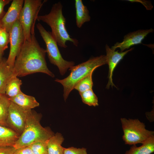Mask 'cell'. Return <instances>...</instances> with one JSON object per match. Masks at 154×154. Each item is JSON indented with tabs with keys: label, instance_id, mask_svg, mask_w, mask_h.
<instances>
[{
	"label": "cell",
	"instance_id": "obj_1",
	"mask_svg": "<svg viewBox=\"0 0 154 154\" xmlns=\"http://www.w3.org/2000/svg\"><path fill=\"white\" fill-rule=\"evenodd\" d=\"M46 50L41 47L35 36L24 40L16 58L13 68L15 76L23 77L37 72L46 74L52 77L54 74L48 69L45 59Z\"/></svg>",
	"mask_w": 154,
	"mask_h": 154
},
{
	"label": "cell",
	"instance_id": "obj_2",
	"mask_svg": "<svg viewBox=\"0 0 154 154\" xmlns=\"http://www.w3.org/2000/svg\"><path fill=\"white\" fill-rule=\"evenodd\" d=\"M41 117L35 111L28 110L23 131L13 146L16 149L37 142L46 141L54 134L49 128L41 125Z\"/></svg>",
	"mask_w": 154,
	"mask_h": 154
},
{
	"label": "cell",
	"instance_id": "obj_3",
	"mask_svg": "<svg viewBox=\"0 0 154 154\" xmlns=\"http://www.w3.org/2000/svg\"><path fill=\"white\" fill-rule=\"evenodd\" d=\"M62 5L60 2L54 4L50 13L44 15H38L37 20L48 25L51 29V34L61 47L66 48L67 41L72 42L77 46L78 40L71 37L66 27V19L62 12Z\"/></svg>",
	"mask_w": 154,
	"mask_h": 154
},
{
	"label": "cell",
	"instance_id": "obj_4",
	"mask_svg": "<svg viewBox=\"0 0 154 154\" xmlns=\"http://www.w3.org/2000/svg\"><path fill=\"white\" fill-rule=\"evenodd\" d=\"M106 56L101 55L90 58L87 61L69 68V75L62 79H56L55 81L60 83L63 87V97L66 101L76 84L98 67L107 64Z\"/></svg>",
	"mask_w": 154,
	"mask_h": 154
},
{
	"label": "cell",
	"instance_id": "obj_5",
	"mask_svg": "<svg viewBox=\"0 0 154 154\" xmlns=\"http://www.w3.org/2000/svg\"><path fill=\"white\" fill-rule=\"evenodd\" d=\"M36 27L45 43L46 52L50 62L57 66L60 74L64 75L68 68L74 65V62L66 60L62 58L57 42L51 32L47 31L40 23L37 24Z\"/></svg>",
	"mask_w": 154,
	"mask_h": 154
},
{
	"label": "cell",
	"instance_id": "obj_6",
	"mask_svg": "<svg viewBox=\"0 0 154 154\" xmlns=\"http://www.w3.org/2000/svg\"><path fill=\"white\" fill-rule=\"evenodd\" d=\"M121 120L123 132V139L125 144H142L154 135V132L146 129L144 124L137 119L121 118Z\"/></svg>",
	"mask_w": 154,
	"mask_h": 154
},
{
	"label": "cell",
	"instance_id": "obj_7",
	"mask_svg": "<svg viewBox=\"0 0 154 154\" xmlns=\"http://www.w3.org/2000/svg\"><path fill=\"white\" fill-rule=\"evenodd\" d=\"M47 1L24 0L19 20L22 27L25 40L29 39L31 35L35 34V27L39 12Z\"/></svg>",
	"mask_w": 154,
	"mask_h": 154
},
{
	"label": "cell",
	"instance_id": "obj_8",
	"mask_svg": "<svg viewBox=\"0 0 154 154\" xmlns=\"http://www.w3.org/2000/svg\"><path fill=\"white\" fill-rule=\"evenodd\" d=\"M9 33L10 49L7 62L9 66L14 68L16 58L25 40L23 30L19 19L14 24Z\"/></svg>",
	"mask_w": 154,
	"mask_h": 154
},
{
	"label": "cell",
	"instance_id": "obj_9",
	"mask_svg": "<svg viewBox=\"0 0 154 154\" xmlns=\"http://www.w3.org/2000/svg\"><path fill=\"white\" fill-rule=\"evenodd\" d=\"M29 110H24L11 102L6 120L7 127L21 135L24 128Z\"/></svg>",
	"mask_w": 154,
	"mask_h": 154
},
{
	"label": "cell",
	"instance_id": "obj_10",
	"mask_svg": "<svg viewBox=\"0 0 154 154\" xmlns=\"http://www.w3.org/2000/svg\"><path fill=\"white\" fill-rule=\"evenodd\" d=\"M23 0H13L7 11L0 21V26L9 33L15 22L19 19L24 3Z\"/></svg>",
	"mask_w": 154,
	"mask_h": 154
},
{
	"label": "cell",
	"instance_id": "obj_11",
	"mask_svg": "<svg viewBox=\"0 0 154 154\" xmlns=\"http://www.w3.org/2000/svg\"><path fill=\"white\" fill-rule=\"evenodd\" d=\"M153 31V29H151L139 30L129 33L125 36L122 42H116L111 48L115 50L116 49L119 48L121 52H122L132 46L141 44L145 37L149 33L152 32Z\"/></svg>",
	"mask_w": 154,
	"mask_h": 154
},
{
	"label": "cell",
	"instance_id": "obj_12",
	"mask_svg": "<svg viewBox=\"0 0 154 154\" xmlns=\"http://www.w3.org/2000/svg\"><path fill=\"white\" fill-rule=\"evenodd\" d=\"M107 58V64L108 65L109 70L108 78L109 80L106 86V88L109 89L110 86L116 87L114 84L112 80L113 73L115 68L119 61L128 52L133 49L132 48L124 52H118L112 49L106 44L105 46Z\"/></svg>",
	"mask_w": 154,
	"mask_h": 154
},
{
	"label": "cell",
	"instance_id": "obj_13",
	"mask_svg": "<svg viewBox=\"0 0 154 154\" xmlns=\"http://www.w3.org/2000/svg\"><path fill=\"white\" fill-rule=\"evenodd\" d=\"M9 98L11 102L25 110H31L39 105L34 97L26 95L21 91L16 96Z\"/></svg>",
	"mask_w": 154,
	"mask_h": 154
},
{
	"label": "cell",
	"instance_id": "obj_14",
	"mask_svg": "<svg viewBox=\"0 0 154 154\" xmlns=\"http://www.w3.org/2000/svg\"><path fill=\"white\" fill-rule=\"evenodd\" d=\"M7 60L2 58L0 62V94H5L6 88L8 82L13 76V68L9 66Z\"/></svg>",
	"mask_w": 154,
	"mask_h": 154
},
{
	"label": "cell",
	"instance_id": "obj_15",
	"mask_svg": "<svg viewBox=\"0 0 154 154\" xmlns=\"http://www.w3.org/2000/svg\"><path fill=\"white\" fill-rule=\"evenodd\" d=\"M20 135L11 128L0 125V147L14 146Z\"/></svg>",
	"mask_w": 154,
	"mask_h": 154
},
{
	"label": "cell",
	"instance_id": "obj_16",
	"mask_svg": "<svg viewBox=\"0 0 154 154\" xmlns=\"http://www.w3.org/2000/svg\"><path fill=\"white\" fill-rule=\"evenodd\" d=\"M75 2L76 25L80 28L85 23L89 21L91 17L87 7L84 5L82 0H76Z\"/></svg>",
	"mask_w": 154,
	"mask_h": 154
},
{
	"label": "cell",
	"instance_id": "obj_17",
	"mask_svg": "<svg viewBox=\"0 0 154 154\" xmlns=\"http://www.w3.org/2000/svg\"><path fill=\"white\" fill-rule=\"evenodd\" d=\"M62 134L57 133L47 141L48 154H63L64 147L61 145L64 141Z\"/></svg>",
	"mask_w": 154,
	"mask_h": 154
},
{
	"label": "cell",
	"instance_id": "obj_18",
	"mask_svg": "<svg viewBox=\"0 0 154 154\" xmlns=\"http://www.w3.org/2000/svg\"><path fill=\"white\" fill-rule=\"evenodd\" d=\"M154 151V136H152L139 147L131 146L125 154H151Z\"/></svg>",
	"mask_w": 154,
	"mask_h": 154
},
{
	"label": "cell",
	"instance_id": "obj_19",
	"mask_svg": "<svg viewBox=\"0 0 154 154\" xmlns=\"http://www.w3.org/2000/svg\"><path fill=\"white\" fill-rule=\"evenodd\" d=\"M22 84L21 80L17 77L13 76L7 84L5 94L9 98L16 96L21 91L20 86Z\"/></svg>",
	"mask_w": 154,
	"mask_h": 154
},
{
	"label": "cell",
	"instance_id": "obj_20",
	"mask_svg": "<svg viewBox=\"0 0 154 154\" xmlns=\"http://www.w3.org/2000/svg\"><path fill=\"white\" fill-rule=\"evenodd\" d=\"M11 101L5 94H0V125L7 127L6 120Z\"/></svg>",
	"mask_w": 154,
	"mask_h": 154
},
{
	"label": "cell",
	"instance_id": "obj_21",
	"mask_svg": "<svg viewBox=\"0 0 154 154\" xmlns=\"http://www.w3.org/2000/svg\"><path fill=\"white\" fill-rule=\"evenodd\" d=\"M94 71L82 79L75 85L74 89L78 90L79 93L92 89L93 85L92 76Z\"/></svg>",
	"mask_w": 154,
	"mask_h": 154
},
{
	"label": "cell",
	"instance_id": "obj_22",
	"mask_svg": "<svg viewBox=\"0 0 154 154\" xmlns=\"http://www.w3.org/2000/svg\"><path fill=\"white\" fill-rule=\"evenodd\" d=\"M83 103L89 106L98 105V98L92 89L79 93Z\"/></svg>",
	"mask_w": 154,
	"mask_h": 154
},
{
	"label": "cell",
	"instance_id": "obj_23",
	"mask_svg": "<svg viewBox=\"0 0 154 154\" xmlns=\"http://www.w3.org/2000/svg\"><path fill=\"white\" fill-rule=\"evenodd\" d=\"M47 141L37 142L29 146L31 148L33 154H48Z\"/></svg>",
	"mask_w": 154,
	"mask_h": 154
},
{
	"label": "cell",
	"instance_id": "obj_24",
	"mask_svg": "<svg viewBox=\"0 0 154 154\" xmlns=\"http://www.w3.org/2000/svg\"><path fill=\"white\" fill-rule=\"evenodd\" d=\"M9 33L3 29L0 33V52L3 54L4 52L8 47L9 42Z\"/></svg>",
	"mask_w": 154,
	"mask_h": 154
},
{
	"label": "cell",
	"instance_id": "obj_25",
	"mask_svg": "<svg viewBox=\"0 0 154 154\" xmlns=\"http://www.w3.org/2000/svg\"><path fill=\"white\" fill-rule=\"evenodd\" d=\"M63 154H87L86 149L84 148H77L74 147L64 148Z\"/></svg>",
	"mask_w": 154,
	"mask_h": 154
},
{
	"label": "cell",
	"instance_id": "obj_26",
	"mask_svg": "<svg viewBox=\"0 0 154 154\" xmlns=\"http://www.w3.org/2000/svg\"><path fill=\"white\" fill-rule=\"evenodd\" d=\"M16 150L13 146L0 147V154H13Z\"/></svg>",
	"mask_w": 154,
	"mask_h": 154
},
{
	"label": "cell",
	"instance_id": "obj_27",
	"mask_svg": "<svg viewBox=\"0 0 154 154\" xmlns=\"http://www.w3.org/2000/svg\"><path fill=\"white\" fill-rule=\"evenodd\" d=\"M13 154H33L29 146L20 148L16 149Z\"/></svg>",
	"mask_w": 154,
	"mask_h": 154
},
{
	"label": "cell",
	"instance_id": "obj_28",
	"mask_svg": "<svg viewBox=\"0 0 154 154\" xmlns=\"http://www.w3.org/2000/svg\"><path fill=\"white\" fill-rule=\"evenodd\" d=\"M12 0H0V21L6 13L4 10L5 6L8 4Z\"/></svg>",
	"mask_w": 154,
	"mask_h": 154
},
{
	"label": "cell",
	"instance_id": "obj_29",
	"mask_svg": "<svg viewBox=\"0 0 154 154\" xmlns=\"http://www.w3.org/2000/svg\"><path fill=\"white\" fill-rule=\"evenodd\" d=\"M3 54H2V53H1L0 52V61H1V60L2 58V55H3Z\"/></svg>",
	"mask_w": 154,
	"mask_h": 154
},
{
	"label": "cell",
	"instance_id": "obj_30",
	"mask_svg": "<svg viewBox=\"0 0 154 154\" xmlns=\"http://www.w3.org/2000/svg\"><path fill=\"white\" fill-rule=\"evenodd\" d=\"M3 29L1 28V26H0V33L1 32V31H2Z\"/></svg>",
	"mask_w": 154,
	"mask_h": 154
}]
</instances>
